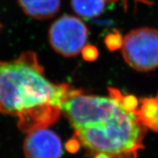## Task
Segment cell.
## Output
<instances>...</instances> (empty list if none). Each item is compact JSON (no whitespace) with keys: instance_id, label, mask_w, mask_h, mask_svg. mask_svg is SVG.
<instances>
[{"instance_id":"cell-1","label":"cell","mask_w":158,"mask_h":158,"mask_svg":"<svg viewBox=\"0 0 158 158\" xmlns=\"http://www.w3.org/2000/svg\"><path fill=\"white\" fill-rule=\"evenodd\" d=\"M108 97L85 95L79 89L64 100L61 113L74 129V138L91 158H138L147 128L137 113L128 112L118 89Z\"/></svg>"},{"instance_id":"cell-2","label":"cell","mask_w":158,"mask_h":158,"mask_svg":"<svg viewBox=\"0 0 158 158\" xmlns=\"http://www.w3.org/2000/svg\"><path fill=\"white\" fill-rule=\"evenodd\" d=\"M75 89L48 81L34 52L0 61V113L16 116L18 127L26 133L56 123L63 102Z\"/></svg>"},{"instance_id":"cell-3","label":"cell","mask_w":158,"mask_h":158,"mask_svg":"<svg viewBox=\"0 0 158 158\" xmlns=\"http://www.w3.org/2000/svg\"><path fill=\"white\" fill-rule=\"evenodd\" d=\"M125 62L139 72L158 68V30L140 27L125 35L121 47Z\"/></svg>"},{"instance_id":"cell-4","label":"cell","mask_w":158,"mask_h":158,"mask_svg":"<svg viewBox=\"0 0 158 158\" xmlns=\"http://www.w3.org/2000/svg\"><path fill=\"white\" fill-rule=\"evenodd\" d=\"M48 41L55 52L66 57L77 56L88 39L86 25L77 17L64 15L52 23Z\"/></svg>"},{"instance_id":"cell-5","label":"cell","mask_w":158,"mask_h":158,"mask_svg":"<svg viewBox=\"0 0 158 158\" xmlns=\"http://www.w3.org/2000/svg\"><path fill=\"white\" fill-rule=\"evenodd\" d=\"M25 158H61L63 146L59 135L48 128L27 133L23 144Z\"/></svg>"},{"instance_id":"cell-6","label":"cell","mask_w":158,"mask_h":158,"mask_svg":"<svg viewBox=\"0 0 158 158\" xmlns=\"http://www.w3.org/2000/svg\"><path fill=\"white\" fill-rule=\"evenodd\" d=\"M23 12L35 19H47L60 10V0H18Z\"/></svg>"},{"instance_id":"cell-7","label":"cell","mask_w":158,"mask_h":158,"mask_svg":"<svg viewBox=\"0 0 158 158\" xmlns=\"http://www.w3.org/2000/svg\"><path fill=\"white\" fill-rule=\"evenodd\" d=\"M137 115L146 128L158 132V95L142 98Z\"/></svg>"},{"instance_id":"cell-8","label":"cell","mask_w":158,"mask_h":158,"mask_svg":"<svg viewBox=\"0 0 158 158\" xmlns=\"http://www.w3.org/2000/svg\"><path fill=\"white\" fill-rule=\"evenodd\" d=\"M106 0H71V5L77 15L91 19L102 13Z\"/></svg>"},{"instance_id":"cell-9","label":"cell","mask_w":158,"mask_h":158,"mask_svg":"<svg viewBox=\"0 0 158 158\" xmlns=\"http://www.w3.org/2000/svg\"><path fill=\"white\" fill-rule=\"evenodd\" d=\"M123 38H122L120 33L118 31H114V32L106 35L105 38V44L110 51H114L118 48H121L123 44Z\"/></svg>"},{"instance_id":"cell-10","label":"cell","mask_w":158,"mask_h":158,"mask_svg":"<svg viewBox=\"0 0 158 158\" xmlns=\"http://www.w3.org/2000/svg\"><path fill=\"white\" fill-rule=\"evenodd\" d=\"M120 101L123 108L127 110L128 112L137 113L139 103L136 97H135L134 95H130V94L123 95L122 94H121Z\"/></svg>"},{"instance_id":"cell-11","label":"cell","mask_w":158,"mask_h":158,"mask_svg":"<svg viewBox=\"0 0 158 158\" xmlns=\"http://www.w3.org/2000/svg\"><path fill=\"white\" fill-rule=\"evenodd\" d=\"M82 57L87 61H94L98 57V50L94 45H85L81 52Z\"/></svg>"}]
</instances>
